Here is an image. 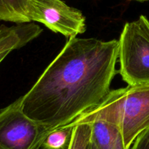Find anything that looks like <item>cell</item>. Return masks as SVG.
Listing matches in <instances>:
<instances>
[{"instance_id":"obj_3","label":"cell","mask_w":149,"mask_h":149,"mask_svg":"<svg viewBox=\"0 0 149 149\" xmlns=\"http://www.w3.org/2000/svg\"><path fill=\"white\" fill-rule=\"evenodd\" d=\"M118 41L119 73L129 86L149 84V20L126 23Z\"/></svg>"},{"instance_id":"obj_2","label":"cell","mask_w":149,"mask_h":149,"mask_svg":"<svg viewBox=\"0 0 149 149\" xmlns=\"http://www.w3.org/2000/svg\"><path fill=\"white\" fill-rule=\"evenodd\" d=\"M103 121L116 126L126 149L149 128V84L110 90L100 104L70 124Z\"/></svg>"},{"instance_id":"obj_11","label":"cell","mask_w":149,"mask_h":149,"mask_svg":"<svg viewBox=\"0 0 149 149\" xmlns=\"http://www.w3.org/2000/svg\"><path fill=\"white\" fill-rule=\"evenodd\" d=\"M130 149H149V128L139 134Z\"/></svg>"},{"instance_id":"obj_13","label":"cell","mask_w":149,"mask_h":149,"mask_svg":"<svg viewBox=\"0 0 149 149\" xmlns=\"http://www.w3.org/2000/svg\"><path fill=\"white\" fill-rule=\"evenodd\" d=\"M89 149H96L95 148H94V146H93L91 143H90V145H89Z\"/></svg>"},{"instance_id":"obj_5","label":"cell","mask_w":149,"mask_h":149,"mask_svg":"<svg viewBox=\"0 0 149 149\" xmlns=\"http://www.w3.org/2000/svg\"><path fill=\"white\" fill-rule=\"evenodd\" d=\"M28 15L30 22L41 23L68 39L86 30V18L82 13L61 0H31Z\"/></svg>"},{"instance_id":"obj_8","label":"cell","mask_w":149,"mask_h":149,"mask_svg":"<svg viewBox=\"0 0 149 149\" xmlns=\"http://www.w3.org/2000/svg\"><path fill=\"white\" fill-rule=\"evenodd\" d=\"M31 0H0V21L17 24L30 22L29 8Z\"/></svg>"},{"instance_id":"obj_7","label":"cell","mask_w":149,"mask_h":149,"mask_svg":"<svg viewBox=\"0 0 149 149\" xmlns=\"http://www.w3.org/2000/svg\"><path fill=\"white\" fill-rule=\"evenodd\" d=\"M90 124V143L96 149H126L122 136L116 126L103 121H94Z\"/></svg>"},{"instance_id":"obj_1","label":"cell","mask_w":149,"mask_h":149,"mask_svg":"<svg viewBox=\"0 0 149 149\" xmlns=\"http://www.w3.org/2000/svg\"><path fill=\"white\" fill-rule=\"evenodd\" d=\"M118 56L116 40L70 38L21 97L22 111L48 129L70 124L105 98L116 73Z\"/></svg>"},{"instance_id":"obj_4","label":"cell","mask_w":149,"mask_h":149,"mask_svg":"<svg viewBox=\"0 0 149 149\" xmlns=\"http://www.w3.org/2000/svg\"><path fill=\"white\" fill-rule=\"evenodd\" d=\"M53 130L24 113L21 97L0 109V149H41Z\"/></svg>"},{"instance_id":"obj_10","label":"cell","mask_w":149,"mask_h":149,"mask_svg":"<svg viewBox=\"0 0 149 149\" xmlns=\"http://www.w3.org/2000/svg\"><path fill=\"white\" fill-rule=\"evenodd\" d=\"M74 126L68 149H89L91 134L90 123H80Z\"/></svg>"},{"instance_id":"obj_6","label":"cell","mask_w":149,"mask_h":149,"mask_svg":"<svg viewBox=\"0 0 149 149\" xmlns=\"http://www.w3.org/2000/svg\"><path fill=\"white\" fill-rule=\"evenodd\" d=\"M42 29L34 23L0 27V54L22 48L37 38Z\"/></svg>"},{"instance_id":"obj_14","label":"cell","mask_w":149,"mask_h":149,"mask_svg":"<svg viewBox=\"0 0 149 149\" xmlns=\"http://www.w3.org/2000/svg\"><path fill=\"white\" fill-rule=\"evenodd\" d=\"M136 1H140V2H145V1H149V0H136Z\"/></svg>"},{"instance_id":"obj_12","label":"cell","mask_w":149,"mask_h":149,"mask_svg":"<svg viewBox=\"0 0 149 149\" xmlns=\"http://www.w3.org/2000/svg\"><path fill=\"white\" fill-rule=\"evenodd\" d=\"M10 53L7 52V53H3V54H0V64H1V63H2V61H3V60L5 59L7 56H8V55Z\"/></svg>"},{"instance_id":"obj_9","label":"cell","mask_w":149,"mask_h":149,"mask_svg":"<svg viewBox=\"0 0 149 149\" xmlns=\"http://www.w3.org/2000/svg\"><path fill=\"white\" fill-rule=\"evenodd\" d=\"M74 126L71 124L58 127L49 133L41 149H68Z\"/></svg>"}]
</instances>
